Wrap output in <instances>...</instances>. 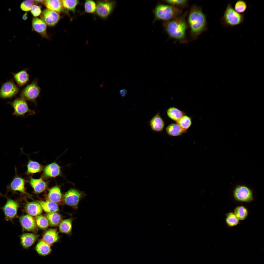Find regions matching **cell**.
<instances>
[{"instance_id": "4", "label": "cell", "mask_w": 264, "mask_h": 264, "mask_svg": "<svg viewBox=\"0 0 264 264\" xmlns=\"http://www.w3.org/2000/svg\"><path fill=\"white\" fill-rule=\"evenodd\" d=\"M154 18L153 23L159 20L167 21L174 18L179 12V10L172 6L162 4H157L153 10Z\"/></svg>"}, {"instance_id": "11", "label": "cell", "mask_w": 264, "mask_h": 264, "mask_svg": "<svg viewBox=\"0 0 264 264\" xmlns=\"http://www.w3.org/2000/svg\"><path fill=\"white\" fill-rule=\"evenodd\" d=\"M19 89L11 80L4 83L0 89V98L6 99L15 96L19 92Z\"/></svg>"}, {"instance_id": "32", "label": "cell", "mask_w": 264, "mask_h": 264, "mask_svg": "<svg viewBox=\"0 0 264 264\" xmlns=\"http://www.w3.org/2000/svg\"><path fill=\"white\" fill-rule=\"evenodd\" d=\"M50 225L55 226L59 224L62 220L60 215L56 212L48 213L46 215Z\"/></svg>"}, {"instance_id": "6", "label": "cell", "mask_w": 264, "mask_h": 264, "mask_svg": "<svg viewBox=\"0 0 264 264\" xmlns=\"http://www.w3.org/2000/svg\"><path fill=\"white\" fill-rule=\"evenodd\" d=\"M95 14L104 20L107 19L113 12L116 4L113 0H98L96 2Z\"/></svg>"}, {"instance_id": "18", "label": "cell", "mask_w": 264, "mask_h": 264, "mask_svg": "<svg viewBox=\"0 0 264 264\" xmlns=\"http://www.w3.org/2000/svg\"><path fill=\"white\" fill-rule=\"evenodd\" d=\"M59 239V236L57 231L55 229H51L44 233L42 240L51 246L58 242Z\"/></svg>"}, {"instance_id": "12", "label": "cell", "mask_w": 264, "mask_h": 264, "mask_svg": "<svg viewBox=\"0 0 264 264\" xmlns=\"http://www.w3.org/2000/svg\"><path fill=\"white\" fill-rule=\"evenodd\" d=\"M19 219L23 231L33 232L37 231L35 220L32 216L28 214L23 215L19 217Z\"/></svg>"}, {"instance_id": "8", "label": "cell", "mask_w": 264, "mask_h": 264, "mask_svg": "<svg viewBox=\"0 0 264 264\" xmlns=\"http://www.w3.org/2000/svg\"><path fill=\"white\" fill-rule=\"evenodd\" d=\"M9 103L13 108V114L14 115L23 117L26 115L27 116L35 114L34 110L29 108L26 100L21 98L16 99Z\"/></svg>"}, {"instance_id": "41", "label": "cell", "mask_w": 264, "mask_h": 264, "mask_svg": "<svg viewBox=\"0 0 264 264\" xmlns=\"http://www.w3.org/2000/svg\"><path fill=\"white\" fill-rule=\"evenodd\" d=\"M187 0H165L164 1L165 2L172 5H183L187 3Z\"/></svg>"}, {"instance_id": "34", "label": "cell", "mask_w": 264, "mask_h": 264, "mask_svg": "<svg viewBox=\"0 0 264 264\" xmlns=\"http://www.w3.org/2000/svg\"><path fill=\"white\" fill-rule=\"evenodd\" d=\"M61 1L64 8L72 11L74 14L77 6L80 4L79 1L78 0H62Z\"/></svg>"}, {"instance_id": "33", "label": "cell", "mask_w": 264, "mask_h": 264, "mask_svg": "<svg viewBox=\"0 0 264 264\" xmlns=\"http://www.w3.org/2000/svg\"><path fill=\"white\" fill-rule=\"evenodd\" d=\"M27 173L32 174L40 172L42 170V166L37 162L30 160L28 163Z\"/></svg>"}, {"instance_id": "37", "label": "cell", "mask_w": 264, "mask_h": 264, "mask_svg": "<svg viewBox=\"0 0 264 264\" xmlns=\"http://www.w3.org/2000/svg\"><path fill=\"white\" fill-rule=\"evenodd\" d=\"M35 220L37 226L41 229H45L49 225V222L48 219L44 216L40 215L37 216Z\"/></svg>"}, {"instance_id": "21", "label": "cell", "mask_w": 264, "mask_h": 264, "mask_svg": "<svg viewBox=\"0 0 264 264\" xmlns=\"http://www.w3.org/2000/svg\"><path fill=\"white\" fill-rule=\"evenodd\" d=\"M14 79L20 87L22 86L29 81V77L26 70H23L16 73H13Z\"/></svg>"}, {"instance_id": "5", "label": "cell", "mask_w": 264, "mask_h": 264, "mask_svg": "<svg viewBox=\"0 0 264 264\" xmlns=\"http://www.w3.org/2000/svg\"><path fill=\"white\" fill-rule=\"evenodd\" d=\"M86 195L84 191L76 188H72L65 194L64 196V202L66 205L77 210L80 202Z\"/></svg>"}, {"instance_id": "16", "label": "cell", "mask_w": 264, "mask_h": 264, "mask_svg": "<svg viewBox=\"0 0 264 264\" xmlns=\"http://www.w3.org/2000/svg\"><path fill=\"white\" fill-rule=\"evenodd\" d=\"M24 208L26 212L32 216L40 215L43 211V209L40 205L36 202H27L25 205Z\"/></svg>"}, {"instance_id": "27", "label": "cell", "mask_w": 264, "mask_h": 264, "mask_svg": "<svg viewBox=\"0 0 264 264\" xmlns=\"http://www.w3.org/2000/svg\"><path fill=\"white\" fill-rule=\"evenodd\" d=\"M43 3L48 9L49 10L59 12L62 9L63 6L60 0H44Z\"/></svg>"}, {"instance_id": "26", "label": "cell", "mask_w": 264, "mask_h": 264, "mask_svg": "<svg viewBox=\"0 0 264 264\" xmlns=\"http://www.w3.org/2000/svg\"><path fill=\"white\" fill-rule=\"evenodd\" d=\"M75 218H70L63 220L59 224L60 231L62 233L70 235L71 234L72 223Z\"/></svg>"}, {"instance_id": "43", "label": "cell", "mask_w": 264, "mask_h": 264, "mask_svg": "<svg viewBox=\"0 0 264 264\" xmlns=\"http://www.w3.org/2000/svg\"><path fill=\"white\" fill-rule=\"evenodd\" d=\"M27 12L25 13L23 16L22 17V19L24 20H26L27 18Z\"/></svg>"}, {"instance_id": "31", "label": "cell", "mask_w": 264, "mask_h": 264, "mask_svg": "<svg viewBox=\"0 0 264 264\" xmlns=\"http://www.w3.org/2000/svg\"><path fill=\"white\" fill-rule=\"evenodd\" d=\"M239 220H243L247 217L248 211L244 206H240L236 207L234 210L233 212Z\"/></svg>"}, {"instance_id": "39", "label": "cell", "mask_w": 264, "mask_h": 264, "mask_svg": "<svg viewBox=\"0 0 264 264\" xmlns=\"http://www.w3.org/2000/svg\"><path fill=\"white\" fill-rule=\"evenodd\" d=\"M35 1L33 0H27L23 1L20 5V8L24 11H27L31 10L33 4Z\"/></svg>"}, {"instance_id": "20", "label": "cell", "mask_w": 264, "mask_h": 264, "mask_svg": "<svg viewBox=\"0 0 264 264\" xmlns=\"http://www.w3.org/2000/svg\"><path fill=\"white\" fill-rule=\"evenodd\" d=\"M50 246L42 239L39 241L34 249L39 255L45 256L51 253L52 250Z\"/></svg>"}, {"instance_id": "23", "label": "cell", "mask_w": 264, "mask_h": 264, "mask_svg": "<svg viewBox=\"0 0 264 264\" xmlns=\"http://www.w3.org/2000/svg\"><path fill=\"white\" fill-rule=\"evenodd\" d=\"M41 206L45 212L48 213L56 212L59 210L57 204L48 200L45 201H37Z\"/></svg>"}, {"instance_id": "30", "label": "cell", "mask_w": 264, "mask_h": 264, "mask_svg": "<svg viewBox=\"0 0 264 264\" xmlns=\"http://www.w3.org/2000/svg\"><path fill=\"white\" fill-rule=\"evenodd\" d=\"M84 11L81 14L88 13L95 14L96 8V2L92 0H85L84 3Z\"/></svg>"}, {"instance_id": "29", "label": "cell", "mask_w": 264, "mask_h": 264, "mask_svg": "<svg viewBox=\"0 0 264 264\" xmlns=\"http://www.w3.org/2000/svg\"><path fill=\"white\" fill-rule=\"evenodd\" d=\"M167 114L169 118L176 122L185 115L182 111L174 107L168 108L167 111Z\"/></svg>"}, {"instance_id": "3", "label": "cell", "mask_w": 264, "mask_h": 264, "mask_svg": "<svg viewBox=\"0 0 264 264\" xmlns=\"http://www.w3.org/2000/svg\"><path fill=\"white\" fill-rule=\"evenodd\" d=\"M244 13H240L236 12L231 4H228L222 17L220 21L224 27L227 28L233 27L242 23L244 20Z\"/></svg>"}, {"instance_id": "1", "label": "cell", "mask_w": 264, "mask_h": 264, "mask_svg": "<svg viewBox=\"0 0 264 264\" xmlns=\"http://www.w3.org/2000/svg\"><path fill=\"white\" fill-rule=\"evenodd\" d=\"M163 26L170 37L180 41L184 40L187 25L184 16L165 22Z\"/></svg>"}, {"instance_id": "17", "label": "cell", "mask_w": 264, "mask_h": 264, "mask_svg": "<svg viewBox=\"0 0 264 264\" xmlns=\"http://www.w3.org/2000/svg\"><path fill=\"white\" fill-rule=\"evenodd\" d=\"M159 111L149 121V124L153 131L161 132L163 130L164 126V121L160 115Z\"/></svg>"}, {"instance_id": "15", "label": "cell", "mask_w": 264, "mask_h": 264, "mask_svg": "<svg viewBox=\"0 0 264 264\" xmlns=\"http://www.w3.org/2000/svg\"><path fill=\"white\" fill-rule=\"evenodd\" d=\"M19 237L21 245L23 249H27L34 243L38 236L33 233H25L20 236Z\"/></svg>"}, {"instance_id": "2", "label": "cell", "mask_w": 264, "mask_h": 264, "mask_svg": "<svg viewBox=\"0 0 264 264\" xmlns=\"http://www.w3.org/2000/svg\"><path fill=\"white\" fill-rule=\"evenodd\" d=\"M188 21L192 33L195 36L199 34L205 28V16L201 9L196 6L193 7L190 10Z\"/></svg>"}, {"instance_id": "44", "label": "cell", "mask_w": 264, "mask_h": 264, "mask_svg": "<svg viewBox=\"0 0 264 264\" xmlns=\"http://www.w3.org/2000/svg\"><path fill=\"white\" fill-rule=\"evenodd\" d=\"M35 1H36V2H39L43 3V2H44V0H35Z\"/></svg>"}, {"instance_id": "35", "label": "cell", "mask_w": 264, "mask_h": 264, "mask_svg": "<svg viewBox=\"0 0 264 264\" xmlns=\"http://www.w3.org/2000/svg\"><path fill=\"white\" fill-rule=\"evenodd\" d=\"M176 122L183 130L186 131L191 125V119L189 116L184 115Z\"/></svg>"}, {"instance_id": "38", "label": "cell", "mask_w": 264, "mask_h": 264, "mask_svg": "<svg viewBox=\"0 0 264 264\" xmlns=\"http://www.w3.org/2000/svg\"><path fill=\"white\" fill-rule=\"evenodd\" d=\"M247 7V4L245 1L243 0H239L235 3L234 9L238 13H243Z\"/></svg>"}, {"instance_id": "40", "label": "cell", "mask_w": 264, "mask_h": 264, "mask_svg": "<svg viewBox=\"0 0 264 264\" xmlns=\"http://www.w3.org/2000/svg\"><path fill=\"white\" fill-rule=\"evenodd\" d=\"M31 10V13L35 17L38 16L41 13L40 8L39 6L36 5H33Z\"/></svg>"}, {"instance_id": "7", "label": "cell", "mask_w": 264, "mask_h": 264, "mask_svg": "<svg viewBox=\"0 0 264 264\" xmlns=\"http://www.w3.org/2000/svg\"><path fill=\"white\" fill-rule=\"evenodd\" d=\"M41 88L39 86L37 80L33 81L27 85L22 91L21 98L25 100L33 102L36 104V100L40 95Z\"/></svg>"}, {"instance_id": "24", "label": "cell", "mask_w": 264, "mask_h": 264, "mask_svg": "<svg viewBox=\"0 0 264 264\" xmlns=\"http://www.w3.org/2000/svg\"><path fill=\"white\" fill-rule=\"evenodd\" d=\"M62 194L59 187L57 186L53 187L49 191L47 197L48 200L55 202L58 203L61 201Z\"/></svg>"}, {"instance_id": "22", "label": "cell", "mask_w": 264, "mask_h": 264, "mask_svg": "<svg viewBox=\"0 0 264 264\" xmlns=\"http://www.w3.org/2000/svg\"><path fill=\"white\" fill-rule=\"evenodd\" d=\"M44 171L47 176L55 177L60 174V167L57 164L54 162L47 165L45 168Z\"/></svg>"}, {"instance_id": "10", "label": "cell", "mask_w": 264, "mask_h": 264, "mask_svg": "<svg viewBox=\"0 0 264 264\" xmlns=\"http://www.w3.org/2000/svg\"><path fill=\"white\" fill-rule=\"evenodd\" d=\"M233 195L235 200L241 202H249L254 199L252 190L244 185H237L233 190Z\"/></svg>"}, {"instance_id": "28", "label": "cell", "mask_w": 264, "mask_h": 264, "mask_svg": "<svg viewBox=\"0 0 264 264\" xmlns=\"http://www.w3.org/2000/svg\"><path fill=\"white\" fill-rule=\"evenodd\" d=\"M167 133L172 136H178L181 135L186 131L183 130L177 123H172L168 125L166 128Z\"/></svg>"}, {"instance_id": "19", "label": "cell", "mask_w": 264, "mask_h": 264, "mask_svg": "<svg viewBox=\"0 0 264 264\" xmlns=\"http://www.w3.org/2000/svg\"><path fill=\"white\" fill-rule=\"evenodd\" d=\"M32 24L33 30L43 36H46V25L42 20L37 17L33 18Z\"/></svg>"}, {"instance_id": "14", "label": "cell", "mask_w": 264, "mask_h": 264, "mask_svg": "<svg viewBox=\"0 0 264 264\" xmlns=\"http://www.w3.org/2000/svg\"><path fill=\"white\" fill-rule=\"evenodd\" d=\"M41 17L46 24L51 26L55 25L57 23L60 16L56 11L45 9L43 12Z\"/></svg>"}, {"instance_id": "36", "label": "cell", "mask_w": 264, "mask_h": 264, "mask_svg": "<svg viewBox=\"0 0 264 264\" xmlns=\"http://www.w3.org/2000/svg\"><path fill=\"white\" fill-rule=\"evenodd\" d=\"M225 221L229 227H232L238 224L239 220L233 212H230L226 214Z\"/></svg>"}, {"instance_id": "9", "label": "cell", "mask_w": 264, "mask_h": 264, "mask_svg": "<svg viewBox=\"0 0 264 264\" xmlns=\"http://www.w3.org/2000/svg\"><path fill=\"white\" fill-rule=\"evenodd\" d=\"M6 198L7 201L6 204L0 208L4 213V219L13 223V220L18 217L17 212L19 203L17 200L12 199L8 197Z\"/></svg>"}, {"instance_id": "13", "label": "cell", "mask_w": 264, "mask_h": 264, "mask_svg": "<svg viewBox=\"0 0 264 264\" xmlns=\"http://www.w3.org/2000/svg\"><path fill=\"white\" fill-rule=\"evenodd\" d=\"M7 188L8 191H10L14 192L18 191L23 194L26 193L24 180L22 178L17 176L16 174L8 186Z\"/></svg>"}, {"instance_id": "25", "label": "cell", "mask_w": 264, "mask_h": 264, "mask_svg": "<svg viewBox=\"0 0 264 264\" xmlns=\"http://www.w3.org/2000/svg\"><path fill=\"white\" fill-rule=\"evenodd\" d=\"M30 183L34 191L36 193H40L42 192L46 187V183L41 179L31 178Z\"/></svg>"}, {"instance_id": "42", "label": "cell", "mask_w": 264, "mask_h": 264, "mask_svg": "<svg viewBox=\"0 0 264 264\" xmlns=\"http://www.w3.org/2000/svg\"><path fill=\"white\" fill-rule=\"evenodd\" d=\"M127 93V91L126 89L121 90L120 91V94L123 97L125 96Z\"/></svg>"}]
</instances>
